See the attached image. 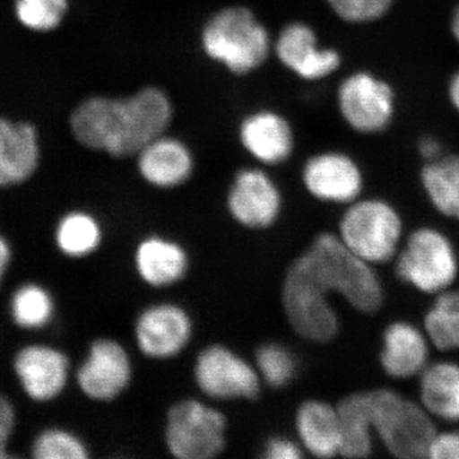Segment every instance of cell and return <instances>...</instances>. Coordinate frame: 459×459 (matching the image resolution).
<instances>
[{
  "label": "cell",
  "instance_id": "cell-2",
  "mask_svg": "<svg viewBox=\"0 0 459 459\" xmlns=\"http://www.w3.org/2000/svg\"><path fill=\"white\" fill-rule=\"evenodd\" d=\"M300 256L329 294L342 296L362 313H374L382 307L385 292L376 271L353 255L338 235H316Z\"/></svg>",
  "mask_w": 459,
  "mask_h": 459
},
{
  "label": "cell",
  "instance_id": "cell-33",
  "mask_svg": "<svg viewBox=\"0 0 459 459\" xmlns=\"http://www.w3.org/2000/svg\"><path fill=\"white\" fill-rule=\"evenodd\" d=\"M17 428V410L7 394L0 391V459L13 458L12 439Z\"/></svg>",
  "mask_w": 459,
  "mask_h": 459
},
{
  "label": "cell",
  "instance_id": "cell-17",
  "mask_svg": "<svg viewBox=\"0 0 459 459\" xmlns=\"http://www.w3.org/2000/svg\"><path fill=\"white\" fill-rule=\"evenodd\" d=\"M40 162V138L33 124L0 117V189L27 183Z\"/></svg>",
  "mask_w": 459,
  "mask_h": 459
},
{
  "label": "cell",
  "instance_id": "cell-15",
  "mask_svg": "<svg viewBox=\"0 0 459 459\" xmlns=\"http://www.w3.org/2000/svg\"><path fill=\"white\" fill-rule=\"evenodd\" d=\"M274 49L281 65L307 81L328 77L342 63L340 53L320 47L312 27L303 22H291L283 27Z\"/></svg>",
  "mask_w": 459,
  "mask_h": 459
},
{
  "label": "cell",
  "instance_id": "cell-11",
  "mask_svg": "<svg viewBox=\"0 0 459 459\" xmlns=\"http://www.w3.org/2000/svg\"><path fill=\"white\" fill-rule=\"evenodd\" d=\"M12 370L23 394L39 404L57 400L72 377L68 355L59 347L44 342L21 346L12 360Z\"/></svg>",
  "mask_w": 459,
  "mask_h": 459
},
{
  "label": "cell",
  "instance_id": "cell-25",
  "mask_svg": "<svg viewBox=\"0 0 459 459\" xmlns=\"http://www.w3.org/2000/svg\"><path fill=\"white\" fill-rule=\"evenodd\" d=\"M102 240L101 223L87 211H69L57 220L54 228V244L65 258L83 259L95 255Z\"/></svg>",
  "mask_w": 459,
  "mask_h": 459
},
{
  "label": "cell",
  "instance_id": "cell-1",
  "mask_svg": "<svg viewBox=\"0 0 459 459\" xmlns=\"http://www.w3.org/2000/svg\"><path fill=\"white\" fill-rule=\"evenodd\" d=\"M172 115L168 93L148 86L126 98L83 100L72 113L71 131L81 146L126 159L165 134Z\"/></svg>",
  "mask_w": 459,
  "mask_h": 459
},
{
  "label": "cell",
  "instance_id": "cell-19",
  "mask_svg": "<svg viewBox=\"0 0 459 459\" xmlns=\"http://www.w3.org/2000/svg\"><path fill=\"white\" fill-rule=\"evenodd\" d=\"M137 166L150 186L172 189L190 179L195 171V157L184 142L162 134L142 148Z\"/></svg>",
  "mask_w": 459,
  "mask_h": 459
},
{
  "label": "cell",
  "instance_id": "cell-34",
  "mask_svg": "<svg viewBox=\"0 0 459 459\" xmlns=\"http://www.w3.org/2000/svg\"><path fill=\"white\" fill-rule=\"evenodd\" d=\"M303 455V446L285 437H271L263 448V458L267 459H299Z\"/></svg>",
  "mask_w": 459,
  "mask_h": 459
},
{
  "label": "cell",
  "instance_id": "cell-23",
  "mask_svg": "<svg viewBox=\"0 0 459 459\" xmlns=\"http://www.w3.org/2000/svg\"><path fill=\"white\" fill-rule=\"evenodd\" d=\"M340 419V455L365 458L373 452L374 420L370 392H359L344 397L337 404Z\"/></svg>",
  "mask_w": 459,
  "mask_h": 459
},
{
  "label": "cell",
  "instance_id": "cell-31",
  "mask_svg": "<svg viewBox=\"0 0 459 459\" xmlns=\"http://www.w3.org/2000/svg\"><path fill=\"white\" fill-rule=\"evenodd\" d=\"M69 0H16L14 16L30 31L50 32L62 25Z\"/></svg>",
  "mask_w": 459,
  "mask_h": 459
},
{
  "label": "cell",
  "instance_id": "cell-9",
  "mask_svg": "<svg viewBox=\"0 0 459 459\" xmlns=\"http://www.w3.org/2000/svg\"><path fill=\"white\" fill-rule=\"evenodd\" d=\"M195 380L202 394L216 401H255L263 383L255 365L223 344H211L199 352Z\"/></svg>",
  "mask_w": 459,
  "mask_h": 459
},
{
  "label": "cell",
  "instance_id": "cell-8",
  "mask_svg": "<svg viewBox=\"0 0 459 459\" xmlns=\"http://www.w3.org/2000/svg\"><path fill=\"white\" fill-rule=\"evenodd\" d=\"M397 274L420 291H446L458 274V259L451 241L430 228L413 231L397 261Z\"/></svg>",
  "mask_w": 459,
  "mask_h": 459
},
{
  "label": "cell",
  "instance_id": "cell-38",
  "mask_svg": "<svg viewBox=\"0 0 459 459\" xmlns=\"http://www.w3.org/2000/svg\"><path fill=\"white\" fill-rule=\"evenodd\" d=\"M448 93L453 107L459 111V71L453 75L451 82H449Z\"/></svg>",
  "mask_w": 459,
  "mask_h": 459
},
{
  "label": "cell",
  "instance_id": "cell-5",
  "mask_svg": "<svg viewBox=\"0 0 459 459\" xmlns=\"http://www.w3.org/2000/svg\"><path fill=\"white\" fill-rule=\"evenodd\" d=\"M228 419L204 402L188 398L172 404L166 415L165 444L178 459H212L228 442Z\"/></svg>",
  "mask_w": 459,
  "mask_h": 459
},
{
  "label": "cell",
  "instance_id": "cell-37",
  "mask_svg": "<svg viewBox=\"0 0 459 459\" xmlns=\"http://www.w3.org/2000/svg\"><path fill=\"white\" fill-rule=\"evenodd\" d=\"M420 155L424 157L428 162L434 161V160L442 157V146L439 141L435 140L433 137H425L419 142Z\"/></svg>",
  "mask_w": 459,
  "mask_h": 459
},
{
  "label": "cell",
  "instance_id": "cell-7",
  "mask_svg": "<svg viewBox=\"0 0 459 459\" xmlns=\"http://www.w3.org/2000/svg\"><path fill=\"white\" fill-rule=\"evenodd\" d=\"M402 235L400 214L380 199L352 202L340 222L344 246L368 263L394 258Z\"/></svg>",
  "mask_w": 459,
  "mask_h": 459
},
{
  "label": "cell",
  "instance_id": "cell-6",
  "mask_svg": "<svg viewBox=\"0 0 459 459\" xmlns=\"http://www.w3.org/2000/svg\"><path fill=\"white\" fill-rule=\"evenodd\" d=\"M281 299L296 334L316 343H327L337 336L340 322L329 294L299 256L287 268Z\"/></svg>",
  "mask_w": 459,
  "mask_h": 459
},
{
  "label": "cell",
  "instance_id": "cell-36",
  "mask_svg": "<svg viewBox=\"0 0 459 459\" xmlns=\"http://www.w3.org/2000/svg\"><path fill=\"white\" fill-rule=\"evenodd\" d=\"M13 247L4 235L0 234V290L4 285L12 264H13Z\"/></svg>",
  "mask_w": 459,
  "mask_h": 459
},
{
  "label": "cell",
  "instance_id": "cell-16",
  "mask_svg": "<svg viewBox=\"0 0 459 459\" xmlns=\"http://www.w3.org/2000/svg\"><path fill=\"white\" fill-rule=\"evenodd\" d=\"M303 183L314 198L329 204H352L362 190V172L349 155L323 152L305 162Z\"/></svg>",
  "mask_w": 459,
  "mask_h": 459
},
{
  "label": "cell",
  "instance_id": "cell-14",
  "mask_svg": "<svg viewBox=\"0 0 459 459\" xmlns=\"http://www.w3.org/2000/svg\"><path fill=\"white\" fill-rule=\"evenodd\" d=\"M228 210L232 219L244 228H271L282 211L279 186L267 172L244 169L235 175L229 190Z\"/></svg>",
  "mask_w": 459,
  "mask_h": 459
},
{
  "label": "cell",
  "instance_id": "cell-12",
  "mask_svg": "<svg viewBox=\"0 0 459 459\" xmlns=\"http://www.w3.org/2000/svg\"><path fill=\"white\" fill-rule=\"evenodd\" d=\"M338 108L353 131L374 134L388 128L395 111L394 91L369 72H356L341 83Z\"/></svg>",
  "mask_w": 459,
  "mask_h": 459
},
{
  "label": "cell",
  "instance_id": "cell-20",
  "mask_svg": "<svg viewBox=\"0 0 459 459\" xmlns=\"http://www.w3.org/2000/svg\"><path fill=\"white\" fill-rule=\"evenodd\" d=\"M134 265L148 286L164 289L180 282L188 273L190 261L186 247L171 238L148 237L137 246Z\"/></svg>",
  "mask_w": 459,
  "mask_h": 459
},
{
  "label": "cell",
  "instance_id": "cell-35",
  "mask_svg": "<svg viewBox=\"0 0 459 459\" xmlns=\"http://www.w3.org/2000/svg\"><path fill=\"white\" fill-rule=\"evenodd\" d=\"M428 457L434 459H459V431L435 435L429 448Z\"/></svg>",
  "mask_w": 459,
  "mask_h": 459
},
{
  "label": "cell",
  "instance_id": "cell-27",
  "mask_svg": "<svg viewBox=\"0 0 459 459\" xmlns=\"http://www.w3.org/2000/svg\"><path fill=\"white\" fill-rule=\"evenodd\" d=\"M421 181L434 207L459 221V156L428 162L422 169Z\"/></svg>",
  "mask_w": 459,
  "mask_h": 459
},
{
  "label": "cell",
  "instance_id": "cell-4",
  "mask_svg": "<svg viewBox=\"0 0 459 459\" xmlns=\"http://www.w3.org/2000/svg\"><path fill=\"white\" fill-rule=\"evenodd\" d=\"M374 431L398 458L428 457L437 430L424 406L389 389L370 392Z\"/></svg>",
  "mask_w": 459,
  "mask_h": 459
},
{
  "label": "cell",
  "instance_id": "cell-28",
  "mask_svg": "<svg viewBox=\"0 0 459 459\" xmlns=\"http://www.w3.org/2000/svg\"><path fill=\"white\" fill-rule=\"evenodd\" d=\"M425 331L437 349L459 350V290L443 291L425 316Z\"/></svg>",
  "mask_w": 459,
  "mask_h": 459
},
{
  "label": "cell",
  "instance_id": "cell-24",
  "mask_svg": "<svg viewBox=\"0 0 459 459\" xmlns=\"http://www.w3.org/2000/svg\"><path fill=\"white\" fill-rule=\"evenodd\" d=\"M420 397L430 415L458 421L459 365L444 361L425 368L420 379Z\"/></svg>",
  "mask_w": 459,
  "mask_h": 459
},
{
  "label": "cell",
  "instance_id": "cell-22",
  "mask_svg": "<svg viewBox=\"0 0 459 459\" xmlns=\"http://www.w3.org/2000/svg\"><path fill=\"white\" fill-rule=\"evenodd\" d=\"M300 446L314 457L340 455L341 430L337 407L319 400L305 401L295 416Z\"/></svg>",
  "mask_w": 459,
  "mask_h": 459
},
{
  "label": "cell",
  "instance_id": "cell-29",
  "mask_svg": "<svg viewBox=\"0 0 459 459\" xmlns=\"http://www.w3.org/2000/svg\"><path fill=\"white\" fill-rule=\"evenodd\" d=\"M30 455L35 459H87L91 453L82 437L74 431L50 427L33 437Z\"/></svg>",
  "mask_w": 459,
  "mask_h": 459
},
{
  "label": "cell",
  "instance_id": "cell-21",
  "mask_svg": "<svg viewBox=\"0 0 459 459\" xmlns=\"http://www.w3.org/2000/svg\"><path fill=\"white\" fill-rule=\"evenodd\" d=\"M427 337L415 325L395 322L385 329L380 362L392 377L406 379L421 374L427 368Z\"/></svg>",
  "mask_w": 459,
  "mask_h": 459
},
{
  "label": "cell",
  "instance_id": "cell-39",
  "mask_svg": "<svg viewBox=\"0 0 459 459\" xmlns=\"http://www.w3.org/2000/svg\"><path fill=\"white\" fill-rule=\"evenodd\" d=\"M451 30L453 38H455V41H457L459 44V5L457 8H455V13H453Z\"/></svg>",
  "mask_w": 459,
  "mask_h": 459
},
{
  "label": "cell",
  "instance_id": "cell-3",
  "mask_svg": "<svg viewBox=\"0 0 459 459\" xmlns=\"http://www.w3.org/2000/svg\"><path fill=\"white\" fill-rule=\"evenodd\" d=\"M202 49L232 74L246 75L261 68L271 51V36L255 14L243 5L220 9L205 23Z\"/></svg>",
  "mask_w": 459,
  "mask_h": 459
},
{
  "label": "cell",
  "instance_id": "cell-30",
  "mask_svg": "<svg viewBox=\"0 0 459 459\" xmlns=\"http://www.w3.org/2000/svg\"><path fill=\"white\" fill-rule=\"evenodd\" d=\"M255 368L262 382L271 388H285L295 379L298 364L291 350L283 344H262L255 352Z\"/></svg>",
  "mask_w": 459,
  "mask_h": 459
},
{
  "label": "cell",
  "instance_id": "cell-32",
  "mask_svg": "<svg viewBox=\"0 0 459 459\" xmlns=\"http://www.w3.org/2000/svg\"><path fill=\"white\" fill-rule=\"evenodd\" d=\"M327 3L344 22L369 23L385 17L394 0H327Z\"/></svg>",
  "mask_w": 459,
  "mask_h": 459
},
{
  "label": "cell",
  "instance_id": "cell-26",
  "mask_svg": "<svg viewBox=\"0 0 459 459\" xmlns=\"http://www.w3.org/2000/svg\"><path fill=\"white\" fill-rule=\"evenodd\" d=\"M8 312L17 328L27 332L42 331L56 318V299L48 287L27 281L12 292Z\"/></svg>",
  "mask_w": 459,
  "mask_h": 459
},
{
  "label": "cell",
  "instance_id": "cell-18",
  "mask_svg": "<svg viewBox=\"0 0 459 459\" xmlns=\"http://www.w3.org/2000/svg\"><path fill=\"white\" fill-rule=\"evenodd\" d=\"M238 138L247 152L262 164H283L294 152V131L276 111L262 110L247 115L238 128Z\"/></svg>",
  "mask_w": 459,
  "mask_h": 459
},
{
  "label": "cell",
  "instance_id": "cell-13",
  "mask_svg": "<svg viewBox=\"0 0 459 459\" xmlns=\"http://www.w3.org/2000/svg\"><path fill=\"white\" fill-rule=\"evenodd\" d=\"M193 331L192 316L175 303L150 305L134 323L138 350L152 360L177 358L188 347Z\"/></svg>",
  "mask_w": 459,
  "mask_h": 459
},
{
  "label": "cell",
  "instance_id": "cell-10",
  "mask_svg": "<svg viewBox=\"0 0 459 459\" xmlns=\"http://www.w3.org/2000/svg\"><path fill=\"white\" fill-rule=\"evenodd\" d=\"M133 362L126 346L114 338L92 341L74 371L75 385L84 397L100 403L113 402L129 388Z\"/></svg>",
  "mask_w": 459,
  "mask_h": 459
}]
</instances>
